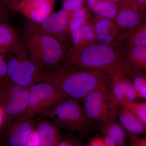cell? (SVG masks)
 I'll return each instance as SVG.
<instances>
[{
    "label": "cell",
    "mask_w": 146,
    "mask_h": 146,
    "mask_svg": "<svg viewBox=\"0 0 146 146\" xmlns=\"http://www.w3.org/2000/svg\"><path fill=\"white\" fill-rule=\"evenodd\" d=\"M131 77L132 78V81L133 88L137 98L141 99H146V79L142 74L141 71L133 69Z\"/></svg>",
    "instance_id": "22"
},
{
    "label": "cell",
    "mask_w": 146,
    "mask_h": 146,
    "mask_svg": "<svg viewBox=\"0 0 146 146\" xmlns=\"http://www.w3.org/2000/svg\"><path fill=\"white\" fill-rule=\"evenodd\" d=\"M84 37V47L83 48L97 43L96 34L89 20L85 23Z\"/></svg>",
    "instance_id": "26"
},
{
    "label": "cell",
    "mask_w": 146,
    "mask_h": 146,
    "mask_svg": "<svg viewBox=\"0 0 146 146\" xmlns=\"http://www.w3.org/2000/svg\"><path fill=\"white\" fill-rule=\"evenodd\" d=\"M60 66L67 70L92 69L110 77L130 76L132 68L126 60L120 47L103 44L90 45L78 50L70 48Z\"/></svg>",
    "instance_id": "1"
},
{
    "label": "cell",
    "mask_w": 146,
    "mask_h": 146,
    "mask_svg": "<svg viewBox=\"0 0 146 146\" xmlns=\"http://www.w3.org/2000/svg\"><path fill=\"white\" fill-rule=\"evenodd\" d=\"M35 128L40 136L41 146H56L61 141L62 134L59 127L51 120L38 118Z\"/></svg>",
    "instance_id": "15"
},
{
    "label": "cell",
    "mask_w": 146,
    "mask_h": 146,
    "mask_svg": "<svg viewBox=\"0 0 146 146\" xmlns=\"http://www.w3.org/2000/svg\"><path fill=\"white\" fill-rule=\"evenodd\" d=\"M98 0H87L88 5L90 8H91L95 3L98 2Z\"/></svg>",
    "instance_id": "37"
},
{
    "label": "cell",
    "mask_w": 146,
    "mask_h": 146,
    "mask_svg": "<svg viewBox=\"0 0 146 146\" xmlns=\"http://www.w3.org/2000/svg\"><path fill=\"white\" fill-rule=\"evenodd\" d=\"M9 11L0 2V23L7 22Z\"/></svg>",
    "instance_id": "32"
},
{
    "label": "cell",
    "mask_w": 146,
    "mask_h": 146,
    "mask_svg": "<svg viewBox=\"0 0 146 146\" xmlns=\"http://www.w3.org/2000/svg\"><path fill=\"white\" fill-rule=\"evenodd\" d=\"M6 118L5 113L0 106V133H2L6 126Z\"/></svg>",
    "instance_id": "33"
},
{
    "label": "cell",
    "mask_w": 146,
    "mask_h": 146,
    "mask_svg": "<svg viewBox=\"0 0 146 146\" xmlns=\"http://www.w3.org/2000/svg\"><path fill=\"white\" fill-rule=\"evenodd\" d=\"M0 2L8 11L10 5L11 0H0Z\"/></svg>",
    "instance_id": "36"
},
{
    "label": "cell",
    "mask_w": 146,
    "mask_h": 146,
    "mask_svg": "<svg viewBox=\"0 0 146 146\" xmlns=\"http://www.w3.org/2000/svg\"><path fill=\"white\" fill-rule=\"evenodd\" d=\"M120 105L125 108L146 124V103L145 102L123 101Z\"/></svg>",
    "instance_id": "23"
},
{
    "label": "cell",
    "mask_w": 146,
    "mask_h": 146,
    "mask_svg": "<svg viewBox=\"0 0 146 146\" xmlns=\"http://www.w3.org/2000/svg\"><path fill=\"white\" fill-rule=\"evenodd\" d=\"M91 9L96 16L113 21L117 13L118 5L112 1H99L95 3Z\"/></svg>",
    "instance_id": "20"
},
{
    "label": "cell",
    "mask_w": 146,
    "mask_h": 146,
    "mask_svg": "<svg viewBox=\"0 0 146 146\" xmlns=\"http://www.w3.org/2000/svg\"><path fill=\"white\" fill-rule=\"evenodd\" d=\"M88 21V14L81 11H75L69 13L68 26L70 35Z\"/></svg>",
    "instance_id": "24"
},
{
    "label": "cell",
    "mask_w": 146,
    "mask_h": 146,
    "mask_svg": "<svg viewBox=\"0 0 146 146\" xmlns=\"http://www.w3.org/2000/svg\"><path fill=\"white\" fill-rule=\"evenodd\" d=\"M35 117L27 113L14 119L3 130V139L10 146H25L32 131L35 128Z\"/></svg>",
    "instance_id": "11"
},
{
    "label": "cell",
    "mask_w": 146,
    "mask_h": 146,
    "mask_svg": "<svg viewBox=\"0 0 146 146\" xmlns=\"http://www.w3.org/2000/svg\"><path fill=\"white\" fill-rule=\"evenodd\" d=\"M137 3L139 10L142 13H144L146 11V0H135Z\"/></svg>",
    "instance_id": "34"
},
{
    "label": "cell",
    "mask_w": 146,
    "mask_h": 146,
    "mask_svg": "<svg viewBox=\"0 0 146 146\" xmlns=\"http://www.w3.org/2000/svg\"><path fill=\"white\" fill-rule=\"evenodd\" d=\"M109 98L111 112L115 117L122 102L132 101L137 98L132 81L128 76H118L111 79Z\"/></svg>",
    "instance_id": "12"
},
{
    "label": "cell",
    "mask_w": 146,
    "mask_h": 146,
    "mask_svg": "<svg viewBox=\"0 0 146 146\" xmlns=\"http://www.w3.org/2000/svg\"><path fill=\"white\" fill-rule=\"evenodd\" d=\"M87 146H107L103 137H96L91 139Z\"/></svg>",
    "instance_id": "31"
},
{
    "label": "cell",
    "mask_w": 146,
    "mask_h": 146,
    "mask_svg": "<svg viewBox=\"0 0 146 146\" xmlns=\"http://www.w3.org/2000/svg\"><path fill=\"white\" fill-rule=\"evenodd\" d=\"M22 38L17 30L7 22L0 23V53L5 56Z\"/></svg>",
    "instance_id": "17"
},
{
    "label": "cell",
    "mask_w": 146,
    "mask_h": 146,
    "mask_svg": "<svg viewBox=\"0 0 146 146\" xmlns=\"http://www.w3.org/2000/svg\"><path fill=\"white\" fill-rule=\"evenodd\" d=\"M90 22L96 34L97 43L121 47L120 43L123 38L114 21L96 16Z\"/></svg>",
    "instance_id": "13"
},
{
    "label": "cell",
    "mask_w": 146,
    "mask_h": 146,
    "mask_svg": "<svg viewBox=\"0 0 146 146\" xmlns=\"http://www.w3.org/2000/svg\"><path fill=\"white\" fill-rule=\"evenodd\" d=\"M9 80L25 87L42 81V72L32 61L23 37L5 55Z\"/></svg>",
    "instance_id": "4"
},
{
    "label": "cell",
    "mask_w": 146,
    "mask_h": 146,
    "mask_svg": "<svg viewBox=\"0 0 146 146\" xmlns=\"http://www.w3.org/2000/svg\"><path fill=\"white\" fill-rule=\"evenodd\" d=\"M131 146H146V137H141L136 134L128 133L127 134Z\"/></svg>",
    "instance_id": "30"
},
{
    "label": "cell",
    "mask_w": 146,
    "mask_h": 146,
    "mask_svg": "<svg viewBox=\"0 0 146 146\" xmlns=\"http://www.w3.org/2000/svg\"><path fill=\"white\" fill-rule=\"evenodd\" d=\"M126 60L133 69L142 71L146 69V45L127 48Z\"/></svg>",
    "instance_id": "19"
},
{
    "label": "cell",
    "mask_w": 146,
    "mask_h": 146,
    "mask_svg": "<svg viewBox=\"0 0 146 146\" xmlns=\"http://www.w3.org/2000/svg\"><path fill=\"white\" fill-rule=\"evenodd\" d=\"M68 98L51 84L44 81L35 84L29 87L26 113L35 117Z\"/></svg>",
    "instance_id": "6"
},
{
    "label": "cell",
    "mask_w": 146,
    "mask_h": 146,
    "mask_svg": "<svg viewBox=\"0 0 146 146\" xmlns=\"http://www.w3.org/2000/svg\"><path fill=\"white\" fill-rule=\"evenodd\" d=\"M22 37L30 58L40 71L46 72L60 67L67 53L68 45L25 23Z\"/></svg>",
    "instance_id": "3"
},
{
    "label": "cell",
    "mask_w": 146,
    "mask_h": 146,
    "mask_svg": "<svg viewBox=\"0 0 146 146\" xmlns=\"http://www.w3.org/2000/svg\"><path fill=\"white\" fill-rule=\"evenodd\" d=\"M74 146H82L79 142L77 141L76 140H75L74 144Z\"/></svg>",
    "instance_id": "38"
},
{
    "label": "cell",
    "mask_w": 146,
    "mask_h": 146,
    "mask_svg": "<svg viewBox=\"0 0 146 146\" xmlns=\"http://www.w3.org/2000/svg\"><path fill=\"white\" fill-rule=\"evenodd\" d=\"M100 131L103 135L110 138L118 146H125L127 134L124 128L115 119L100 123Z\"/></svg>",
    "instance_id": "18"
},
{
    "label": "cell",
    "mask_w": 146,
    "mask_h": 146,
    "mask_svg": "<svg viewBox=\"0 0 146 146\" xmlns=\"http://www.w3.org/2000/svg\"><path fill=\"white\" fill-rule=\"evenodd\" d=\"M25 146H41L40 136L35 128L29 135Z\"/></svg>",
    "instance_id": "29"
},
{
    "label": "cell",
    "mask_w": 146,
    "mask_h": 146,
    "mask_svg": "<svg viewBox=\"0 0 146 146\" xmlns=\"http://www.w3.org/2000/svg\"><path fill=\"white\" fill-rule=\"evenodd\" d=\"M29 87L11 81L0 86V106L5 113L6 125L14 119L27 113Z\"/></svg>",
    "instance_id": "7"
},
{
    "label": "cell",
    "mask_w": 146,
    "mask_h": 146,
    "mask_svg": "<svg viewBox=\"0 0 146 146\" xmlns=\"http://www.w3.org/2000/svg\"><path fill=\"white\" fill-rule=\"evenodd\" d=\"M122 0H112V1L117 3H119Z\"/></svg>",
    "instance_id": "39"
},
{
    "label": "cell",
    "mask_w": 146,
    "mask_h": 146,
    "mask_svg": "<svg viewBox=\"0 0 146 146\" xmlns=\"http://www.w3.org/2000/svg\"><path fill=\"white\" fill-rule=\"evenodd\" d=\"M1 138H0V146H1Z\"/></svg>",
    "instance_id": "41"
},
{
    "label": "cell",
    "mask_w": 146,
    "mask_h": 146,
    "mask_svg": "<svg viewBox=\"0 0 146 146\" xmlns=\"http://www.w3.org/2000/svg\"><path fill=\"white\" fill-rule=\"evenodd\" d=\"M54 3V0H23L17 12L31 22L39 23L52 13Z\"/></svg>",
    "instance_id": "14"
},
{
    "label": "cell",
    "mask_w": 146,
    "mask_h": 146,
    "mask_svg": "<svg viewBox=\"0 0 146 146\" xmlns=\"http://www.w3.org/2000/svg\"><path fill=\"white\" fill-rule=\"evenodd\" d=\"M42 80L56 87L68 98L80 102L92 91L109 88L111 79L97 70H67L60 66L42 72Z\"/></svg>",
    "instance_id": "2"
},
{
    "label": "cell",
    "mask_w": 146,
    "mask_h": 146,
    "mask_svg": "<svg viewBox=\"0 0 146 146\" xmlns=\"http://www.w3.org/2000/svg\"><path fill=\"white\" fill-rule=\"evenodd\" d=\"M39 116L51 120L59 128L82 133L89 130L91 122L80 102L70 98L62 100Z\"/></svg>",
    "instance_id": "5"
},
{
    "label": "cell",
    "mask_w": 146,
    "mask_h": 146,
    "mask_svg": "<svg viewBox=\"0 0 146 146\" xmlns=\"http://www.w3.org/2000/svg\"><path fill=\"white\" fill-rule=\"evenodd\" d=\"M10 81L8 75V68L5 56L0 53V86Z\"/></svg>",
    "instance_id": "27"
},
{
    "label": "cell",
    "mask_w": 146,
    "mask_h": 146,
    "mask_svg": "<svg viewBox=\"0 0 146 146\" xmlns=\"http://www.w3.org/2000/svg\"><path fill=\"white\" fill-rule=\"evenodd\" d=\"M120 124L125 130L131 134H145L146 124L125 108L120 105L116 112Z\"/></svg>",
    "instance_id": "16"
},
{
    "label": "cell",
    "mask_w": 146,
    "mask_h": 146,
    "mask_svg": "<svg viewBox=\"0 0 146 146\" xmlns=\"http://www.w3.org/2000/svg\"><path fill=\"white\" fill-rule=\"evenodd\" d=\"M109 93V88L97 89L82 100L84 112L91 121L106 122L116 119L111 112Z\"/></svg>",
    "instance_id": "8"
},
{
    "label": "cell",
    "mask_w": 146,
    "mask_h": 146,
    "mask_svg": "<svg viewBox=\"0 0 146 146\" xmlns=\"http://www.w3.org/2000/svg\"><path fill=\"white\" fill-rule=\"evenodd\" d=\"M68 17L69 12L61 9L51 13L40 23L30 22L33 26L38 30L52 36L60 43L68 45L70 35L68 30Z\"/></svg>",
    "instance_id": "10"
},
{
    "label": "cell",
    "mask_w": 146,
    "mask_h": 146,
    "mask_svg": "<svg viewBox=\"0 0 146 146\" xmlns=\"http://www.w3.org/2000/svg\"><path fill=\"white\" fill-rule=\"evenodd\" d=\"M85 24L80 27L70 34L73 46L72 48L73 49H79L84 47V33Z\"/></svg>",
    "instance_id": "25"
},
{
    "label": "cell",
    "mask_w": 146,
    "mask_h": 146,
    "mask_svg": "<svg viewBox=\"0 0 146 146\" xmlns=\"http://www.w3.org/2000/svg\"><path fill=\"white\" fill-rule=\"evenodd\" d=\"M85 0H63L62 3V9L68 12L83 7Z\"/></svg>",
    "instance_id": "28"
},
{
    "label": "cell",
    "mask_w": 146,
    "mask_h": 146,
    "mask_svg": "<svg viewBox=\"0 0 146 146\" xmlns=\"http://www.w3.org/2000/svg\"><path fill=\"white\" fill-rule=\"evenodd\" d=\"M118 5L117 13L113 21L124 40L145 20L135 0H122Z\"/></svg>",
    "instance_id": "9"
},
{
    "label": "cell",
    "mask_w": 146,
    "mask_h": 146,
    "mask_svg": "<svg viewBox=\"0 0 146 146\" xmlns=\"http://www.w3.org/2000/svg\"><path fill=\"white\" fill-rule=\"evenodd\" d=\"M127 48L146 45V23L144 21L125 39Z\"/></svg>",
    "instance_id": "21"
},
{
    "label": "cell",
    "mask_w": 146,
    "mask_h": 146,
    "mask_svg": "<svg viewBox=\"0 0 146 146\" xmlns=\"http://www.w3.org/2000/svg\"><path fill=\"white\" fill-rule=\"evenodd\" d=\"M74 139L60 141L56 146H74Z\"/></svg>",
    "instance_id": "35"
},
{
    "label": "cell",
    "mask_w": 146,
    "mask_h": 146,
    "mask_svg": "<svg viewBox=\"0 0 146 146\" xmlns=\"http://www.w3.org/2000/svg\"><path fill=\"white\" fill-rule=\"evenodd\" d=\"M98 2L99 1H112V0H98Z\"/></svg>",
    "instance_id": "40"
}]
</instances>
